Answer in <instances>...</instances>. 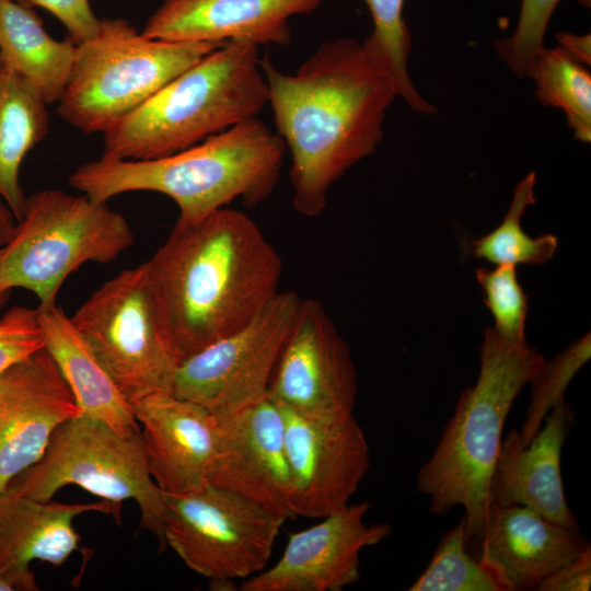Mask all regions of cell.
Wrapping results in <instances>:
<instances>
[{
  "mask_svg": "<svg viewBox=\"0 0 591 591\" xmlns=\"http://www.w3.org/2000/svg\"><path fill=\"white\" fill-rule=\"evenodd\" d=\"M277 129L291 155L293 208L321 215L331 187L383 139L386 113L398 97L385 66L361 42L326 40L294 73L260 57Z\"/></svg>",
  "mask_w": 591,
  "mask_h": 591,
  "instance_id": "cell-1",
  "label": "cell"
},
{
  "mask_svg": "<svg viewBox=\"0 0 591 591\" xmlns=\"http://www.w3.org/2000/svg\"><path fill=\"white\" fill-rule=\"evenodd\" d=\"M144 267L178 366L244 326L279 292L282 260L252 218L224 207L176 220Z\"/></svg>",
  "mask_w": 591,
  "mask_h": 591,
  "instance_id": "cell-2",
  "label": "cell"
},
{
  "mask_svg": "<svg viewBox=\"0 0 591 591\" xmlns=\"http://www.w3.org/2000/svg\"><path fill=\"white\" fill-rule=\"evenodd\" d=\"M286 146L253 117L179 152L151 160H105L81 164L69 184L96 201L130 192H154L192 222L240 199L254 207L277 186Z\"/></svg>",
  "mask_w": 591,
  "mask_h": 591,
  "instance_id": "cell-3",
  "label": "cell"
},
{
  "mask_svg": "<svg viewBox=\"0 0 591 591\" xmlns=\"http://www.w3.org/2000/svg\"><path fill=\"white\" fill-rule=\"evenodd\" d=\"M544 361L528 343H509L487 328L476 382L460 395L433 452L417 473V491L429 498L431 513L464 509L467 549L484 529L506 419Z\"/></svg>",
  "mask_w": 591,
  "mask_h": 591,
  "instance_id": "cell-4",
  "label": "cell"
},
{
  "mask_svg": "<svg viewBox=\"0 0 591 591\" xmlns=\"http://www.w3.org/2000/svg\"><path fill=\"white\" fill-rule=\"evenodd\" d=\"M258 45L228 42L104 132L102 159L162 158L257 117L268 101Z\"/></svg>",
  "mask_w": 591,
  "mask_h": 591,
  "instance_id": "cell-5",
  "label": "cell"
},
{
  "mask_svg": "<svg viewBox=\"0 0 591 591\" xmlns=\"http://www.w3.org/2000/svg\"><path fill=\"white\" fill-rule=\"evenodd\" d=\"M224 44L153 39L125 19H102L97 33L77 45L71 76L57 112L62 120L84 134H104Z\"/></svg>",
  "mask_w": 591,
  "mask_h": 591,
  "instance_id": "cell-6",
  "label": "cell"
},
{
  "mask_svg": "<svg viewBox=\"0 0 591 591\" xmlns=\"http://www.w3.org/2000/svg\"><path fill=\"white\" fill-rule=\"evenodd\" d=\"M134 242L126 218L107 201L43 189L24 211L0 252V282L34 293L38 308L57 304L65 280L85 263L107 264Z\"/></svg>",
  "mask_w": 591,
  "mask_h": 591,
  "instance_id": "cell-7",
  "label": "cell"
},
{
  "mask_svg": "<svg viewBox=\"0 0 591 591\" xmlns=\"http://www.w3.org/2000/svg\"><path fill=\"white\" fill-rule=\"evenodd\" d=\"M68 485L119 503L134 500L141 526L165 548V496L151 475L141 431L124 436L100 419L79 414L55 430L40 460L7 490L47 501Z\"/></svg>",
  "mask_w": 591,
  "mask_h": 591,
  "instance_id": "cell-8",
  "label": "cell"
},
{
  "mask_svg": "<svg viewBox=\"0 0 591 591\" xmlns=\"http://www.w3.org/2000/svg\"><path fill=\"white\" fill-rule=\"evenodd\" d=\"M164 496V544L189 569L210 581H232L267 568L285 518L213 484Z\"/></svg>",
  "mask_w": 591,
  "mask_h": 591,
  "instance_id": "cell-9",
  "label": "cell"
},
{
  "mask_svg": "<svg viewBox=\"0 0 591 591\" xmlns=\"http://www.w3.org/2000/svg\"><path fill=\"white\" fill-rule=\"evenodd\" d=\"M70 318L128 402L172 391L177 364L144 263L104 282Z\"/></svg>",
  "mask_w": 591,
  "mask_h": 591,
  "instance_id": "cell-10",
  "label": "cell"
},
{
  "mask_svg": "<svg viewBox=\"0 0 591 591\" xmlns=\"http://www.w3.org/2000/svg\"><path fill=\"white\" fill-rule=\"evenodd\" d=\"M301 302L296 291H279L244 326L181 362L171 392L213 413L267 395Z\"/></svg>",
  "mask_w": 591,
  "mask_h": 591,
  "instance_id": "cell-11",
  "label": "cell"
},
{
  "mask_svg": "<svg viewBox=\"0 0 591 591\" xmlns=\"http://www.w3.org/2000/svg\"><path fill=\"white\" fill-rule=\"evenodd\" d=\"M281 408L294 517L323 518L344 508L370 467L369 443L354 412Z\"/></svg>",
  "mask_w": 591,
  "mask_h": 591,
  "instance_id": "cell-12",
  "label": "cell"
},
{
  "mask_svg": "<svg viewBox=\"0 0 591 591\" xmlns=\"http://www.w3.org/2000/svg\"><path fill=\"white\" fill-rule=\"evenodd\" d=\"M357 394V371L348 344L320 301L302 299L268 395L283 407L334 413L354 412Z\"/></svg>",
  "mask_w": 591,
  "mask_h": 591,
  "instance_id": "cell-13",
  "label": "cell"
},
{
  "mask_svg": "<svg viewBox=\"0 0 591 591\" xmlns=\"http://www.w3.org/2000/svg\"><path fill=\"white\" fill-rule=\"evenodd\" d=\"M367 501L348 503L305 530L291 533L279 560L245 579L241 591H341L360 579V554L391 533L368 524Z\"/></svg>",
  "mask_w": 591,
  "mask_h": 591,
  "instance_id": "cell-14",
  "label": "cell"
},
{
  "mask_svg": "<svg viewBox=\"0 0 591 591\" xmlns=\"http://www.w3.org/2000/svg\"><path fill=\"white\" fill-rule=\"evenodd\" d=\"M215 414L219 450L210 484L235 491L286 520L294 519L281 406L267 394Z\"/></svg>",
  "mask_w": 591,
  "mask_h": 591,
  "instance_id": "cell-15",
  "label": "cell"
},
{
  "mask_svg": "<svg viewBox=\"0 0 591 591\" xmlns=\"http://www.w3.org/2000/svg\"><path fill=\"white\" fill-rule=\"evenodd\" d=\"M79 414L45 347L0 374V494L40 460L55 430Z\"/></svg>",
  "mask_w": 591,
  "mask_h": 591,
  "instance_id": "cell-16",
  "label": "cell"
},
{
  "mask_svg": "<svg viewBox=\"0 0 591 591\" xmlns=\"http://www.w3.org/2000/svg\"><path fill=\"white\" fill-rule=\"evenodd\" d=\"M141 428L151 475L169 494L210 484L219 450V425L210 409L172 392L129 401Z\"/></svg>",
  "mask_w": 591,
  "mask_h": 591,
  "instance_id": "cell-17",
  "label": "cell"
},
{
  "mask_svg": "<svg viewBox=\"0 0 591 591\" xmlns=\"http://www.w3.org/2000/svg\"><path fill=\"white\" fill-rule=\"evenodd\" d=\"M589 546L579 530L555 524L530 508L490 503L482 534L468 552L501 591H528Z\"/></svg>",
  "mask_w": 591,
  "mask_h": 591,
  "instance_id": "cell-18",
  "label": "cell"
},
{
  "mask_svg": "<svg viewBox=\"0 0 591 591\" xmlns=\"http://www.w3.org/2000/svg\"><path fill=\"white\" fill-rule=\"evenodd\" d=\"M322 0H164L141 34L172 43L250 42L288 45L289 20Z\"/></svg>",
  "mask_w": 591,
  "mask_h": 591,
  "instance_id": "cell-19",
  "label": "cell"
},
{
  "mask_svg": "<svg viewBox=\"0 0 591 591\" xmlns=\"http://www.w3.org/2000/svg\"><path fill=\"white\" fill-rule=\"evenodd\" d=\"M573 422L575 412L564 399L552 408L528 445L511 429L501 440L489 485L490 503L524 506L555 524L579 530L566 501L560 466Z\"/></svg>",
  "mask_w": 591,
  "mask_h": 591,
  "instance_id": "cell-20",
  "label": "cell"
},
{
  "mask_svg": "<svg viewBox=\"0 0 591 591\" xmlns=\"http://www.w3.org/2000/svg\"><path fill=\"white\" fill-rule=\"evenodd\" d=\"M121 503L40 501L7 490L0 494V568H25L33 560L62 565L79 548L77 515L101 512L120 518Z\"/></svg>",
  "mask_w": 591,
  "mask_h": 591,
  "instance_id": "cell-21",
  "label": "cell"
},
{
  "mask_svg": "<svg viewBox=\"0 0 591 591\" xmlns=\"http://www.w3.org/2000/svg\"><path fill=\"white\" fill-rule=\"evenodd\" d=\"M46 350L59 368L81 414L100 419L124 436L141 431L131 406L108 372L57 304L36 308Z\"/></svg>",
  "mask_w": 591,
  "mask_h": 591,
  "instance_id": "cell-22",
  "label": "cell"
},
{
  "mask_svg": "<svg viewBox=\"0 0 591 591\" xmlns=\"http://www.w3.org/2000/svg\"><path fill=\"white\" fill-rule=\"evenodd\" d=\"M77 45L58 40L32 8L0 0V61L21 76L46 102L58 103L68 85Z\"/></svg>",
  "mask_w": 591,
  "mask_h": 591,
  "instance_id": "cell-23",
  "label": "cell"
},
{
  "mask_svg": "<svg viewBox=\"0 0 591 591\" xmlns=\"http://www.w3.org/2000/svg\"><path fill=\"white\" fill-rule=\"evenodd\" d=\"M48 129L46 102L21 76L0 61V196L16 221L26 201L20 184V167Z\"/></svg>",
  "mask_w": 591,
  "mask_h": 591,
  "instance_id": "cell-24",
  "label": "cell"
},
{
  "mask_svg": "<svg viewBox=\"0 0 591 591\" xmlns=\"http://www.w3.org/2000/svg\"><path fill=\"white\" fill-rule=\"evenodd\" d=\"M529 78L535 95L546 106L564 112L568 127L577 140L591 141V74L587 66L568 56L561 48L543 47Z\"/></svg>",
  "mask_w": 591,
  "mask_h": 591,
  "instance_id": "cell-25",
  "label": "cell"
},
{
  "mask_svg": "<svg viewBox=\"0 0 591 591\" xmlns=\"http://www.w3.org/2000/svg\"><path fill=\"white\" fill-rule=\"evenodd\" d=\"M535 172L528 173L515 186L509 209L502 221L490 232L473 240L467 252L496 265H538L552 259L558 247L554 234L530 236L521 225L526 209L534 205Z\"/></svg>",
  "mask_w": 591,
  "mask_h": 591,
  "instance_id": "cell-26",
  "label": "cell"
},
{
  "mask_svg": "<svg viewBox=\"0 0 591 591\" xmlns=\"http://www.w3.org/2000/svg\"><path fill=\"white\" fill-rule=\"evenodd\" d=\"M373 30L362 42L391 73L398 97L415 112L430 115L437 108L425 100L415 88L409 72L408 58L412 35L404 19L405 0H364Z\"/></svg>",
  "mask_w": 591,
  "mask_h": 591,
  "instance_id": "cell-27",
  "label": "cell"
},
{
  "mask_svg": "<svg viewBox=\"0 0 591 591\" xmlns=\"http://www.w3.org/2000/svg\"><path fill=\"white\" fill-rule=\"evenodd\" d=\"M409 591H501L487 569L466 547L464 520L447 531L425 570Z\"/></svg>",
  "mask_w": 591,
  "mask_h": 591,
  "instance_id": "cell-28",
  "label": "cell"
},
{
  "mask_svg": "<svg viewBox=\"0 0 591 591\" xmlns=\"http://www.w3.org/2000/svg\"><path fill=\"white\" fill-rule=\"evenodd\" d=\"M591 358V336H583L571 343L563 352L549 361H544L529 384L530 403L519 432L522 445H528L535 437L552 408L565 399L572 379Z\"/></svg>",
  "mask_w": 591,
  "mask_h": 591,
  "instance_id": "cell-29",
  "label": "cell"
},
{
  "mask_svg": "<svg viewBox=\"0 0 591 591\" xmlns=\"http://www.w3.org/2000/svg\"><path fill=\"white\" fill-rule=\"evenodd\" d=\"M475 277L493 315L494 332L509 343H526L529 297L519 281L517 266L479 267L475 270Z\"/></svg>",
  "mask_w": 591,
  "mask_h": 591,
  "instance_id": "cell-30",
  "label": "cell"
},
{
  "mask_svg": "<svg viewBox=\"0 0 591 591\" xmlns=\"http://www.w3.org/2000/svg\"><path fill=\"white\" fill-rule=\"evenodd\" d=\"M560 0H521L520 15L514 32L497 39L498 56L519 78H529L538 51L544 47V37L551 18ZM589 5L590 0H580Z\"/></svg>",
  "mask_w": 591,
  "mask_h": 591,
  "instance_id": "cell-31",
  "label": "cell"
},
{
  "mask_svg": "<svg viewBox=\"0 0 591 591\" xmlns=\"http://www.w3.org/2000/svg\"><path fill=\"white\" fill-rule=\"evenodd\" d=\"M44 347L36 309L16 305L0 317V374Z\"/></svg>",
  "mask_w": 591,
  "mask_h": 591,
  "instance_id": "cell-32",
  "label": "cell"
},
{
  "mask_svg": "<svg viewBox=\"0 0 591 591\" xmlns=\"http://www.w3.org/2000/svg\"><path fill=\"white\" fill-rule=\"evenodd\" d=\"M27 8H42L51 13L67 30L76 45L92 38L99 31L100 19L90 0H14Z\"/></svg>",
  "mask_w": 591,
  "mask_h": 591,
  "instance_id": "cell-33",
  "label": "cell"
},
{
  "mask_svg": "<svg viewBox=\"0 0 591 591\" xmlns=\"http://www.w3.org/2000/svg\"><path fill=\"white\" fill-rule=\"evenodd\" d=\"M591 588V545L564 564L535 588L536 591H589Z\"/></svg>",
  "mask_w": 591,
  "mask_h": 591,
  "instance_id": "cell-34",
  "label": "cell"
},
{
  "mask_svg": "<svg viewBox=\"0 0 591 591\" xmlns=\"http://www.w3.org/2000/svg\"><path fill=\"white\" fill-rule=\"evenodd\" d=\"M38 586L31 567L0 568V591H37Z\"/></svg>",
  "mask_w": 591,
  "mask_h": 591,
  "instance_id": "cell-35",
  "label": "cell"
},
{
  "mask_svg": "<svg viewBox=\"0 0 591 591\" xmlns=\"http://www.w3.org/2000/svg\"><path fill=\"white\" fill-rule=\"evenodd\" d=\"M559 48L568 56L583 65H590V34L576 35L571 33H558L556 35Z\"/></svg>",
  "mask_w": 591,
  "mask_h": 591,
  "instance_id": "cell-36",
  "label": "cell"
},
{
  "mask_svg": "<svg viewBox=\"0 0 591 591\" xmlns=\"http://www.w3.org/2000/svg\"><path fill=\"white\" fill-rule=\"evenodd\" d=\"M16 222L13 212L0 196V250L10 241Z\"/></svg>",
  "mask_w": 591,
  "mask_h": 591,
  "instance_id": "cell-37",
  "label": "cell"
},
{
  "mask_svg": "<svg viewBox=\"0 0 591 591\" xmlns=\"http://www.w3.org/2000/svg\"><path fill=\"white\" fill-rule=\"evenodd\" d=\"M2 250V248H1ZM0 250V252H1ZM9 290H7L2 283L0 282V308L2 305V303L4 302L5 298H7V294H8Z\"/></svg>",
  "mask_w": 591,
  "mask_h": 591,
  "instance_id": "cell-38",
  "label": "cell"
}]
</instances>
